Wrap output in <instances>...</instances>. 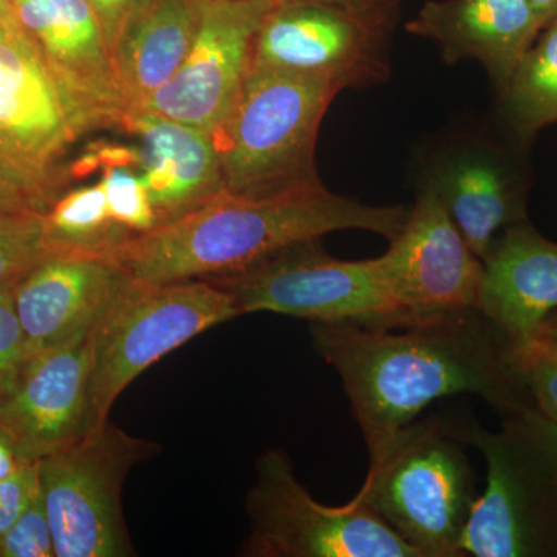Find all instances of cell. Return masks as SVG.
<instances>
[{
    "label": "cell",
    "instance_id": "cell-12",
    "mask_svg": "<svg viewBox=\"0 0 557 557\" xmlns=\"http://www.w3.org/2000/svg\"><path fill=\"white\" fill-rule=\"evenodd\" d=\"M391 28L338 7L281 0L256 36L251 67L318 76L343 90L383 83Z\"/></svg>",
    "mask_w": 557,
    "mask_h": 557
},
{
    "label": "cell",
    "instance_id": "cell-6",
    "mask_svg": "<svg viewBox=\"0 0 557 557\" xmlns=\"http://www.w3.org/2000/svg\"><path fill=\"white\" fill-rule=\"evenodd\" d=\"M240 317L270 313L327 324L398 329L413 324L388 281L383 258H333L322 239L299 242L228 276L208 278Z\"/></svg>",
    "mask_w": 557,
    "mask_h": 557
},
{
    "label": "cell",
    "instance_id": "cell-30",
    "mask_svg": "<svg viewBox=\"0 0 557 557\" xmlns=\"http://www.w3.org/2000/svg\"><path fill=\"white\" fill-rule=\"evenodd\" d=\"M86 2L100 22L102 35L112 51L121 27L141 0H86Z\"/></svg>",
    "mask_w": 557,
    "mask_h": 557
},
{
    "label": "cell",
    "instance_id": "cell-13",
    "mask_svg": "<svg viewBox=\"0 0 557 557\" xmlns=\"http://www.w3.org/2000/svg\"><path fill=\"white\" fill-rule=\"evenodd\" d=\"M278 2L201 0L199 28L188 57L138 112L208 132L218 129L247 78L256 36Z\"/></svg>",
    "mask_w": 557,
    "mask_h": 557
},
{
    "label": "cell",
    "instance_id": "cell-3",
    "mask_svg": "<svg viewBox=\"0 0 557 557\" xmlns=\"http://www.w3.org/2000/svg\"><path fill=\"white\" fill-rule=\"evenodd\" d=\"M482 454L486 486L461 539L472 557H557V426L530 406L502 417L497 431L454 421Z\"/></svg>",
    "mask_w": 557,
    "mask_h": 557
},
{
    "label": "cell",
    "instance_id": "cell-18",
    "mask_svg": "<svg viewBox=\"0 0 557 557\" xmlns=\"http://www.w3.org/2000/svg\"><path fill=\"white\" fill-rule=\"evenodd\" d=\"M482 262L475 309L512 346L536 338L542 322L557 310V242L523 220L497 234Z\"/></svg>",
    "mask_w": 557,
    "mask_h": 557
},
{
    "label": "cell",
    "instance_id": "cell-7",
    "mask_svg": "<svg viewBox=\"0 0 557 557\" xmlns=\"http://www.w3.org/2000/svg\"><path fill=\"white\" fill-rule=\"evenodd\" d=\"M239 317L228 293L211 281L145 284L127 277L95 327L89 431L108 423L116 399L150 366Z\"/></svg>",
    "mask_w": 557,
    "mask_h": 557
},
{
    "label": "cell",
    "instance_id": "cell-19",
    "mask_svg": "<svg viewBox=\"0 0 557 557\" xmlns=\"http://www.w3.org/2000/svg\"><path fill=\"white\" fill-rule=\"evenodd\" d=\"M421 185L437 194L472 251L485 258L497 234L527 219V188L496 150L465 143L442 150Z\"/></svg>",
    "mask_w": 557,
    "mask_h": 557
},
{
    "label": "cell",
    "instance_id": "cell-24",
    "mask_svg": "<svg viewBox=\"0 0 557 557\" xmlns=\"http://www.w3.org/2000/svg\"><path fill=\"white\" fill-rule=\"evenodd\" d=\"M42 214L32 211L0 215V285H14L40 259L42 247Z\"/></svg>",
    "mask_w": 557,
    "mask_h": 557
},
{
    "label": "cell",
    "instance_id": "cell-32",
    "mask_svg": "<svg viewBox=\"0 0 557 557\" xmlns=\"http://www.w3.org/2000/svg\"><path fill=\"white\" fill-rule=\"evenodd\" d=\"M289 2H314L338 7L354 13L364 14L373 20L394 25L399 0H289Z\"/></svg>",
    "mask_w": 557,
    "mask_h": 557
},
{
    "label": "cell",
    "instance_id": "cell-4",
    "mask_svg": "<svg viewBox=\"0 0 557 557\" xmlns=\"http://www.w3.org/2000/svg\"><path fill=\"white\" fill-rule=\"evenodd\" d=\"M467 448L454 421L417 418L369 465L354 497L420 557H463L461 539L480 496Z\"/></svg>",
    "mask_w": 557,
    "mask_h": 557
},
{
    "label": "cell",
    "instance_id": "cell-34",
    "mask_svg": "<svg viewBox=\"0 0 557 557\" xmlns=\"http://www.w3.org/2000/svg\"><path fill=\"white\" fill-rule=\"evenodd\" d=\"M544 28L557 16V0H530Z\"/></svg>",
    "mask_w": 557,
    "mask_h": 557
},
{
    "label": "cell",
    "instance_id": "cell-36",
    "mask_svg": "<svg viewBox=\"0 0 557 557\" xmlns=\"http://www.w3.org/2000/svg\"><path fill=\"white\" fill-rule=\"evenodd\" d=\"M13 0H0V20H2V17L13 16Z\"/></svg>",
    "mask_w": 557,
    "mask_h": 557
},
{
    "label": "cell",
    "instance_id": "cell-10",
    "mask_svg": "<svg viewBox=\"0 0 557 557\" xmlns=\"http://www.w3.org/2000/svg\"><path fill=\"white\" fill-rule=\"evenodd\" d=\"M76 139L60 94L16 14L0 20V174L32 190L44 207L57 201Z\"/></svg>",
    "mask_w": 557,
    "mask_h": 557
},
{
    "label": "cell",
    "instance_id": "cell-31",
    "mask_svg": "<svg viewBox=\"0 0 557 557\" xmlns=\"http://www.w3.org/2000/svg\"><path fill=\"white\" fill-rule=\"evenodd\" d=\"M46 212L42 201L20 183L0 174V215Z\"/></svg>",
    "mask_w": 557,
    "mask_h": 557
},
{
    "label": "cell",
    "instance_id": "cell-15",
    "mask_svg": "<svg viewBox=\"0 0 557 557\" xmlns=\"http://www.w3.org/2000/svg\"><path fill=\"white\" fill-rule=\"evenodd\" d=\"M381 258L410 321L478 307L482 259L428 186L421 185L405 226Z\"/></svg>",
    "mask_w": 557,
    "mask_h": 557
},
{
    "label": "cell",
    "instance_id": "cell-9",
    "mask_svg": "<svg viewBox=\"0 0 557 557\" xmlns=\"http://www.w3.org/2000/svg\"><path fill=\"white\" fill-rule=\"evenodd\" d=\"M245 508L247 557H420L368 505L357 498L321 504L296 478L288 454L269 449L256 461Z\"/></svg>",
    "mask_w": 557,
    "mask_h": 557
},
{
    "label": "cell",
    "instance_id": "cell-22",
    "mask_svg": "<svg viewBox=\"0 0 557 557\" xmlns=\"http://www.w3.org/2000/svg\"><path fill=\"white\" fill-rule=\"evenodd\" d=\"M134 236L110 214L101 183L61 194L42 214L47 255L108 256Z\"/></svg>",
    "mask_w": 557,
    "mask_h": 557
},
{
    "label": "cell",
    "instance_id": "cell-17",
    "mask_svg": "<svg viewBox=\"0 0 557 557\" xmlns=\"http://www.w3.org/2000/svg\"><path fill=\"white\" fill-rule=\"evenodd\" d=\"M406 30L434 42L449 65L478 61L502 91L544 25L530 0H429Z\"/></svg>",
    "mask_w": 557,
    "mask_h": 557
},
{
    "label": "cell",
    "instance_id": "cell-29",
    "mask_svg": "<svg viewBox=\"0 0 557 557\" xmlns=\"http://www.w3.org/2000/svg\"><path fill=\"white\" fill-rule=\"evenodd\" d=\"M39 493L38 465L24 463L13 475L0 480V539Z\"/></svg>",
    "mask_w": 557,
    "mask_h": 557
},
{
    "label": "cell",
    "instance_id": "cell-2",
    "mask_svg": "<svg viewBox=\"0 0 557 557\" xmlns=\"http://www.w3.org/2000/svg\"><path fill=\"white\" fill-rule=\"evenodd\" d=\"M408 214L403 205L373 207L332 193L324 183L262 197L223 190L182 218L134 234L108 258L131 281L145 284L208 281L336 231H368L391 242Z\"/></svg>",
    "mask_w": 557,
    "mask_h": 557
},
{
    "label": "cell",
    "instance_id": "cell-5",
    "mask_svg": "<svg viewBox=\"0 0 557 557\" xmlns=\"http://www.w3.org/2000/svg\"><path fill=\"white\" fill-rule=\"evenodd\" d=\"M339 91L318 76L249 67L228 115L211 132L225 190L262 197L322 183L318 132Z\"/></svg>",
    "mask_w": 557,
    "mask_h": 557
},
{
    "label": "cell",
    "instance_id": "cell-27",
    "mask_svg": "<svg viewBox=\"0 0 557 557\" xmlns=\"http://www.w3.org/2000/svg\"><path fill=\"white\" fill-rule=\"evenodd\" d=\"M53 556V533L39 485V493L0 539V557Z\"/></svg>",
    "mask_w": 557,
    "mask_h": 557
},
{
    "label": "cell",
    "instance_id": "cell-35",
    "mask_svg": "<svg viewBox=\"0 0 557 557\" xmlns=\"http://www.w3.org/2000/svg\"><path fill=\"white\" fill-rule=\"evenodd\" d=\"M537 336L539 338L553 341V343L557 344V310L549 313L547 319L542 322Z\"/></svg>",
    "mask_w": 557,
    "mask_h": 557
},
{
    "label": "cell",
    "instance_id": "cell-26",
    "mask_svg": "<svg viewBox=\"0 0 557 557\" xmlns=\"http://www.w3.org/2000/svg\"><path fill=\"white\" fill-rule=\"evenodd\" d=\"M515 361L534 406L557 426V344L536 336L515 346Z\"/></svg>",
    "mask_w": 557,
    "mask_h": 557
},
{
    "label": "cell",
    "instance_id": "cell-8",
    "mask_svg": "<svg viewBox=\"0 0 557 557\" xmlns=\"http://www.w3.org/2000/svg\"><path fill=\"white\" fill-rule=\"evenodd\" d=\"M159 450L157 443L134 437L109 420L36 461L54 556L134 555L124 520L123 486L131 469Z\"/></svg>",
    "mask_w": 557,
    "mask_h": 557
},
{
    "label": "cell",
    "instance_id": "cell-33",
    "mask_svg": "<svg viewBox=\"0 0 557 557\" xmlns=\"http://www.w3.org/2000/svg\"><path fill=\"white\" fill-rule=\"evenodd\" d=\"M20 457L16 456L13 448L0 437V480L10 478L22 467Z\"/></svg>",
    "mask_w": 557,
    "mask_h": 557
},
{
    "label": "cell",
    "instance_id": "cell-23",
    "mask_svg": "<svg viewBox=\"0 0 557 557\" xmlns=\"http://www.w3.org/2000/svg\"><path fill=\"white\" fill-rule=\"evenodd\" d=\"M500 95L505 119L519 137L557 123V16L523 54Z\"/></svg>",
    "mask_w": 557,
    "mask_h": 557
},
{
    "label": "cell",
    "instance_id": "cell-16",
    "mask_svg": "<svg viewBox=\"0 0 557 557\" xmlns=\"http://www.w3.org/2000/svg\"><path fill=\"white\" fill-rule=\"evenodd\" d=\"M127 276L97 255H47L13 287L27 358L90 332Z\"/></svg>",
    "mask_w": 557,
    "mask_h": 557
},
{
    "label": "cell",
    "instance_id": "cell-28",
    "mask_svg": "<svg viewBox=\"0 0 557 557\" xmlns=\"http://www.w3.org/2000/svg\"><path fill=\"white\" fill-rule=\"evenodd\" d=\"M14 285H0V398L13 386L27 359L24 336L13 306Z\"/></svg>",
    "mask_w": 557,
    "mask_h": 557
},
{
    "label": "cell",
    "instance_id": "cell-20",
    "mask_svg": "<svg viewBox=\"0 0 557 557\" xmlns=\"http://www.w3.org/2000/svg\"><path fill=\"white\" fill-rule=\"evenodd\" d=\"M126 132L141 141V175L157 226L188 214L225 190L211 132L148 112L134 113Z\"/></svg>",
    "mask_w": 557,
    "mask_h": 557
},
{
    "label": "cell",
    "instance_id": "cell-11",
    "mask_svg": "<svg viewBox=\"0 0 557 557\" xmlns=\"http://www.w3.org/2000/svg\"><path fill=\"white\" fill-rule=\"evenodd\" d=\"M60 94L76 139L100 131L126 132L129 106L112 53L86 0H13Z\"/></svg>",
    "mask_w": 557,
    "mask_h": 557
},
{
    "label": "cell",
    "instance_id": "cell-14",
    "mask_svg": "<svg viewBox=\"0 0 557 557\" xmlns=\"http://www.w3.org/2000/svg\"><path fill=\"white\" fill-rule=\"evenodd\" d=\"M94 354L95 329L25 359L0 398V437L22 463H36L89 432Z\"/></svg>",
    "mask_w": 557,
    "mask_h": 557
},
{
    "label": "cell",
    "instance_id": "cell-25",
    "mask_svg": "<svg viewBox=\"0 0 557 557\" xmlns=\"http://www.w3.org/2000/svg\"><path fill=\"white\" fill-rule=\"evenodd\" d=\"M102 189L112 218L132 234L148 233L156 228L157 218L150 203L145 178L134 168H101Z\"/></svg>",
    "mask_w": 557,
    "mask_h": 557
},
{
    "label": "cell",
    "instance_id": "cell-21",
    "mask_svg": "<svg viewBox=\"0 0 557 557\" xmlns=\"http://www.w3.org/2000/svg\"><path fill=\"white\" fill-rule=\"evenodd\" d=\"M200 2L141 0L124 22L110 53L131 116L182 67L199 28Z\"/></svg>",
    "mask_w": 557,
    "mask_h": 557
},
{
    "label": "cell",
    "instance_id": "cell-1",
    "mask_svg": "<svg viewBox=\"0 0 557 557\" xmlns=\"http://www.w3.org/2000/svg\"><path fill=\"white\" fill-rule=\"evenodd\" d=\"M310 336L319 357L338 373L369 465L438 399L475 395L500 418L534 406L515 346L478 309L398 329L310 322Z\"/></svg>",
    "mask_w": 557,
    "mask_h": 557
}]
</instances>
